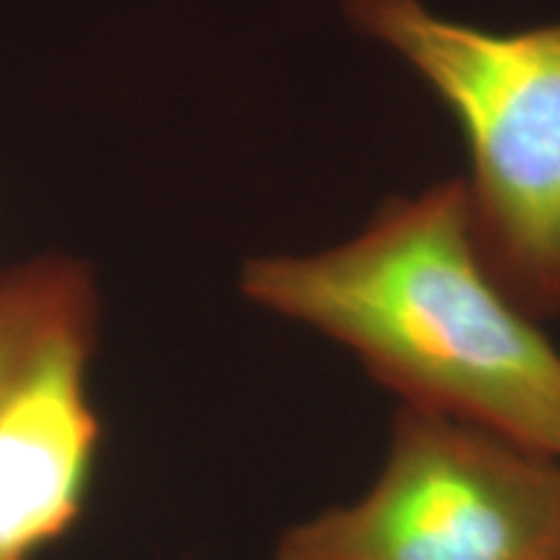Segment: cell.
<instances>
[{"mask_svg": "<svg viewBox=\"0 0 560 560\" xmlns=\"http://www.w3.org/2000/svg\"><path fill=\"white\" fill-rule=\"evenodd\" d=\"M240 289L348 348L400 405L560 462V348L488 270L465 177L389 198L330 249L252 257Z\"/></svg>", "mask_w": 560, "mask_h": 560, "instance_id": "6da1fadb", "label": "cell"}, {"mask_svg": "<svg viewBox=\"0 0 560 560\" xmlns=\"http://www.w3.org/2000/svg\"><path fill=\"white\" fill-rule=\"evenodd\" d=\"M452 112L470 153L472 234L524 312L560 319V21L493 32L423 0H338Z\"/></svg>", "mask_w": 560, "mask_h": 560, "instance_id": "7a4b0ae2", "label": "cell"}, {"mask_svg": "<svg viewBox=\"0 0 560 560\" xmlns=\"http://www.w3.org/2000/svg\"><path fill=\"white\" fill-rule=\"evenodd\" d=\"M276 560H560V462L400 405L374 486L285 529Z\"/></svg>", "mask_w": 560, "mask_h": 560, "instance_id": "3957f363", "label": "cell"}, {"mask_svg": "<svg viewBox=\"0 0 560 560\" xmlns=\"http://www.w3.org/2000/svg\"><path fill=\"white\" fill-rule=\"evenodd\" d=\"M96 327H62L0 395V560H34L86 511L102 444L89 397Z\"/></svg>", "mask_w": 560, "mask_h": 560, "instance_id": "277c9868", "label": "cell"}, {"mask_svg": "<svg viewBox=\"0 0 560 560\" xmlns=\"http://www.w3.org/2000/svg\"><path fill=\"white\" fill-rule=\"evenodd\" d=\"M96 317L94 276L79 260L47 255L0 272V395L42 342Z\"/></svg>", "mask_w": 560, "mask_h": 560, "instance_id": "5b68a950", "label": "cell"}]
</instances>
